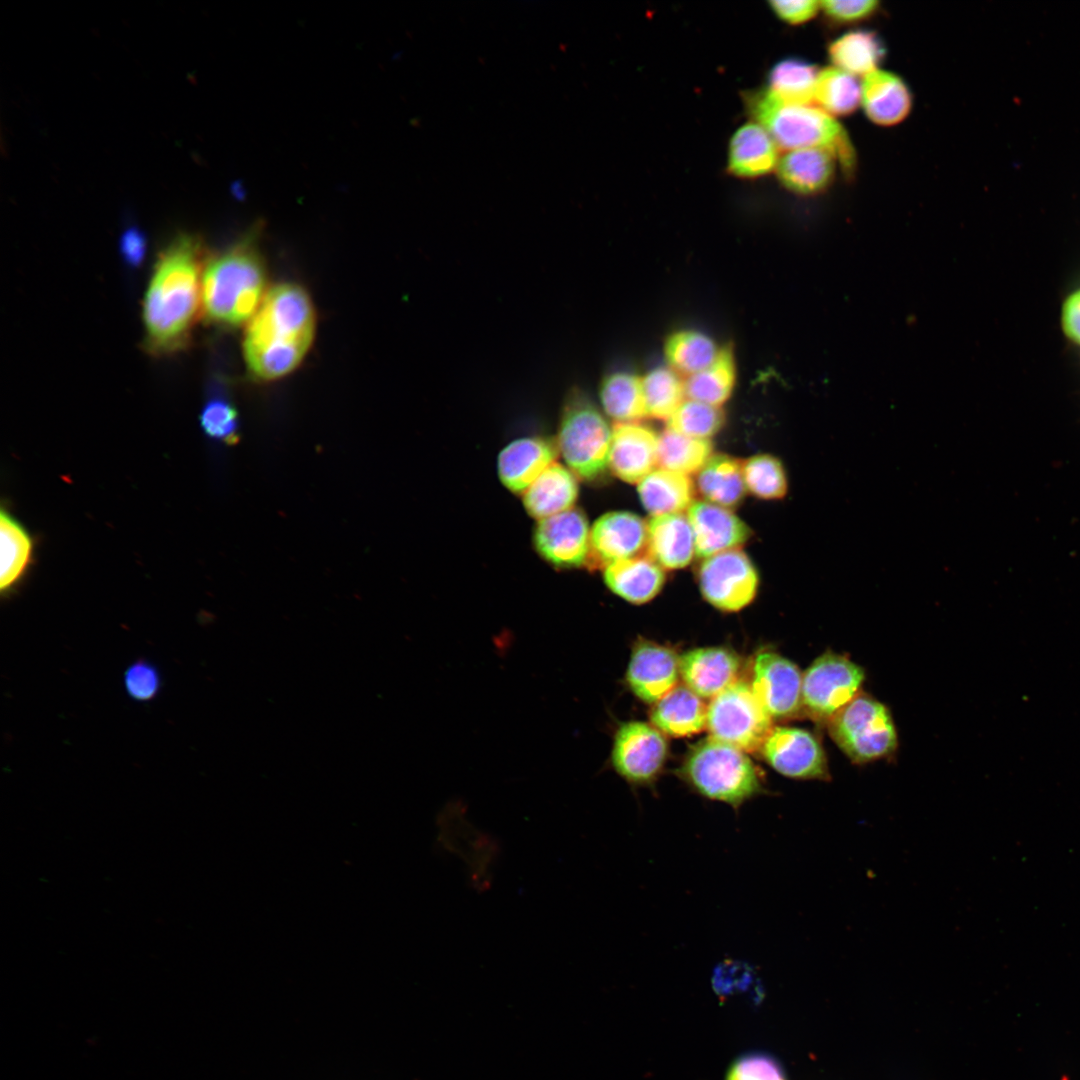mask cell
<instances>
[{
  "label": "cell",
  "instance_id": "d6986e66",
  "mask_svg": "<svg viewBox=\"0 0 1080 1080\" xmlns=\"http://www.w3.org/2000/svg\"><path fill=\"white\" fill-rule=\"evenodd\" d=\"M739 658L721 647L690 650L680 657V676L701 698H714L736 681Z\"/></svg>",
  "mask_w": 1080,
  "mask_h": 1080
},
{
  "label": "cell",
  "instance_id": "603a6c76",
  "mask_svg": "<svg viewBox=\"0 0 1080 1080\" xmlns=\"http://www.w3.org/2000/svg\"><path fill=\"white\" fill-rule=\"evenodd\" d=\"M836 157L828 149L791 150L777 163V174L789 190L812 195L825 190L835 174Z\"/></svg>",
  "mask_w": 1080,
  "mask_h": 1080
},
{
  "label": "cell",
  "instance_id": "9c48e42d",
  "mask_svg": "<svg viewBox=\"0 0 1080 1080\" xmlns=\"http://www.w3.org/2000/svg\"><path fill=\"white\" fill-rule=\"evenodd\" d=\"M863 669L848 658L827 652L802 675V710L816 722L827 724L858 693Z\"/></svg>",
  "mask_w": 1080,
  "mask_h": 1080
},
{
  "label": "cell",
  "instance_id": "ba28073f",
  "mask_svg": "<svg viewBox=\"0 0 1080 1080\" xmlns=\"http://www.w3.org/2000/svg\"><path fill=\"white\" fill-rule=\"evenodd\" d=\"M772 719L751 685L735 681L707 706L706 728L718 741L755 752L772 731Z\"/></svg>",
  "mask_w": 1080,
  "mask_h": 1080
},
{
  "label": "cell",
  "instance_id": "4fadbf2b",
  "mask_svg": "<svg viewBox=\"0 0 1080 1080\" xmlns=\"http://www.w3.org/2000/svg\"><path fill=\"white\" fill-rule=\"evenodd\" d=\"M752 672L751 687L772 718H791L802 710V675L794 663L764 651L755 657Z\"/></svg>",
  "mask_w": 1080,
  "mask_h": 1080
},
{
  "label": "cell",
  "instance_id": "484cf974",
  "mask_svg": "<svg viewBox=\"0 0 1080 1080\" xmlns=\"http://www.w3.org/2000/svg\"><path fill=\"white\" fill-rule=\"evenodd\" d=\"M707 706L686 685H676L658 700L650 714L653 725L673 737H686L706 727Z\"/></svg>",
  "mask_w": 1080,
  "mask_h": 1080
},
{
  "label": "cell",
  "instance_id": "2e32d148",
  "mask_svg": "<svg viewBox=\"0 0 1080 1080\" xmlns=\"http://www.w3.org/2000/svg\"><path fill=\"white\" fill-rule=\"evenodd\" d=\"M680 658L665 646L639 640L633 647L626 672L631 691L646 703H656L678 682Z\"/></svg>",
  "mask_w": 1080,
  "mask_h": 1080
},
{
  "label": "cell",
  "instance_id": "ac0fdd59",
  "mask_svg": "<svg viewBox=\"0 0 1080 1080\" xmlns=\"http://www.w3.org/2000/svg\"><path fill=\"white\" fill-rule=\"evenodd\" d=\"M687 517L695 538V553L707 558L737 549L751 536L749 527L729 509L705 501H694Z\"/></svg>",
  "mask_w": 1080,
  "mask_h": 1080
},
{
  "label": "cell",
  "instance_id": "1f68e13d",
  "mask_svg": "<svg viewBox=\"0 0 1080 1080\" xmlns=\"http://www.w3.org/2000/svg\"><path fill=\"white\" fill-rule=\"evenodd\" d=\"M0 541V589L2 594H8L31 562L33 543L26 529L4 510L0 517Z\"/></svg>",
  "mask_w": 1080,
  "mask_h": 1080
},
{
  "label": "cell",
  "instance_id": "4316f807",
  "mask_svg": "<svg viewBox=\"0 0 1080 1080\" xmlns=\"http://www.w3.org/2000/svg\"><path fill=\"white\" fill-rule=\"evenodd\" d=\"M777 145L758 123L741 126L729 144L728 168L739 177H758L777 166Z\"/></svg>",
  "mask_w": 1080,
  "mask_h": 1080
},
{
  "label": "cell",
  "instance_id": "52a82bcc",
  "mask_svg": "<svg viewBox=\"0 0 1080 1080\" xmlns=\"http://www.w3.org/2000/svg\"><path fill=\"white\" fill-rule=\"evenodd\" d=\"M831 738L856 763H866L894 752L897 733L888 709L859 692L827 723Z\"/></svg>",
  "mask_w": 1080,
  "mask_h": 1080
},
{
  "label": "cell",
  "instance_id": "6da1fadb",
  "mask_svg": "<svg viewBox=\"0 0 1080 1080\" xmlns=\"http://www.w3.org/2000/svg\"><path fill=\"white\" fill-rule=\"evenodd\" d=\"M203 253L199 240L177 236L160 254L145 294L146 346L155 354L182 349L202 306Z\"/></svg>",
  "mask_w": 1080,
  "mask_h": 1080
},
{
  "label": "cell",
  "instance_id": "7a4b0ae2",
  "mask_svg": "<svg viewBox=\"0 0 1080 1080\" xmlns=\"http://www.w3.org/2000/svg\"><path fill=\"white\" fill-rule=\"evenodd\" d=\"M315 323L312 301L302 287L283 283L268 290L244 336L249 371L267 381L292 372L312 344Z\"/></svg>",
  "mask_w": 1080,
  "mask_h": 1080
},
{
  "label": "cell",
  "instance_id": "ab89813d",
  "mask_svg": "<svg viewBox=\"0 0 1080 1080\" xmlns=\"http://www.w3.org/2000/svg\"><path fill=\"white\" fill-rule=\"evenodd\" d=\"M723 423L720 407L687 398L667 420V427L689 437L709 440Z\"/></svg>",
  "mask_w": 1080,
  "mask_h": 1080
},
{
  "label": "cell",
  "instance_id": "30bf717a",
  "mask_svg": "<svg viewBox=\"0 0 1080 1080\" xmlns=\"http://www.w3.org/2000/svg\"><path fill=\"white\" fill-rule=\"evenodd\" d=\"M701 594L712 606L735 612L748 606L759 586L758 572L741 550L724 551L702 561L697 573Z\"/></svg>",
  "mask_w": 1080,
  "mask_h": 1080
},
{
  "label": "cell",
  "instance_id": "4dcf8cb0",
  "mask_svg": "<svg viewBox=\"0 0 1080 1080\" xmlns=\"http://www.w3.org/2000/svg\"><path fill=\"white\" fill-rule=\"evenodd\" d=\"M600 401L605 414L616 423H636L646 415L641 378L626 371L603 378Z\"/></svg>",
  "mask_w": 1080,
  "mask_h": 1080
},
{
  "label": "cell",
  "instance_id": "277c9868",
  "mask_svg": "<svg viewBox=\"0 0 1080 1080\" xmlns=\"http://www.w3.org/2000/svg\"><path fill=\"white\" fill-rule=\"evenodd\" d=\"M749 105L758 124L780 148L828 149L845 168L852 166L854 153L846 133L820 108L786 102L769 89L752 96Z\"/></svg>",
  "mask_w": 1080,
  "mask_h": 1080
},
{
  "label": "cell",
  "instance_id": "f6af8a7d",
  "mask_svg": "<svg viewBox=\"0 0 1080 1080\" xmlns=\"http://www.w3.org/2000/svg\"><path fill=\"white\" fill-rule=\"evenodd\" d=\"M821 10L832 21L840 24L860 22L872 16L879 7L875 0H829L820 1Z\"/></svg>",
  "mask_w": 1080,
  "mask_h": 1080
},
{
  "label": "cell",
  "instance_id": "8992f818",
  "mask_svg": "<svg viewBox=\"0 0 1080 1080\" xmlns=\"http://www.w3.org/2000/svg\"><path fill=\"white\" fill-rule=\"evenodd\" d=\"M612 429L588 397L574 388L565 398L557 447L569 469L583 480L599 478L608 467Z\"/></svg>",
  "mask_w": 1080,
  "mask_h": 1080
},
{
  "label": "cell",
  "instance_id": "d590c367",
  "mask_svg": "<svg viewBox=\"0 0 1080 1080\" xmlns=\"http://www.w3.org/2000/svg\"><path fill=\"white\" fill-rule=\"evenodd\" d=\"M819 72L816 65L801 58L782 59L769 72V90L786 102L809 104L814 100Z\"/></svg>",
  "mask_w": 1080,
  "mask_h": 1080
},
{
  "label": "cell",
  "instance_id": "83f0119b",
  "mask_svg": "<svg viewBox=\"0 0 1080 1080\" xmlns=\"http://www.w3.org/2000/svg\"><path fill=\"white\" fill-rule=\"evenodd\" d=\"M638 494L651 516L681 513L694 502V486L688 475L662 468L639 483Z\"/></svg>",
  "mask_w": 1080,
  "mask_h": 1080
},
{
  "label": "cell",
  "instance_id": "44dd1931",
  "mask_svg": "<svg viewBox=\"0 0 1080 1080\" xmlns=\"http://www.w3.org/2000/svg\"><path fill=\"white\" fill-rule=\"evenodd\" d=\"M861 105L874 124L890 127L902 122L912 108V93L898 75L875 70L861 83Z\"/></svg>",
  "mask_w": 1080,
  "mask_h": 1080
},
{
  "label": "cell",
  "instance_id": "b9f144b4",
  "mask_svg": "<svg viewBox=\"0 0 1080 1080\" xmlns=\"http://www.w3.org/2000/svg\"><path fill=\"white\" fill-rule=\"evenodd\" d=\"M200 423L210 438L229 443L235 439L237 413L225 400H210L201 412Z\"/></svg>",
  "mask_w": 1080,
  "mask_h": 1080
},
{
  "label": "cell",
  "instance_id": "7bdbcfd3",
  "mask_svg": "<svg viewBox=\"0 0 1080 1080\" xmlns=\"http://www.w3.org/2000/svg\"><path fill=\"white\" fill-rule=\"evenodd\" d=\"M726 1080H787L781 1065L771 1056L750 1053L730 1066Z\"/></svg>",
  "mask_w": 1080,
  "mask_h": 1080
},
{
  "label": "cell",
  "instance_id": "cb8c5ba5",
  "mask_svg": "<svg viewBox=\"0 0 1080 1080\" xmlns=\"http://www.w3.org/2000/svg\"><path fill=\"white\" fill-rule=\"evenodd\" d=\"M604 581L607 587L622 599L643 604L660 592L665 582V573L648 555H638L605 566Z\"/></svg>",
  "mask_w": 1080,
  "mask_h": 1080
},
{
  "label": "cell",
  "instance_id": "7402d4cb",
  "mask_svg": "<svg viewBox=\"0 0 1080 1080\" xmlns=\"http://www.w3.org/2000/svg\"><path fill=\"white\" fill-rule=\"evenodd\" d=\"M648 556L665 569L686 567L695 554L691 523L682 513L651 516L647 523Z\"/></svg>",
  "mask_w": 1080,
  "mask_h": 1080
},
{
  "label": "cell",
  "instance_id": "9a60e30c",
  "mask_svg": "<svg viewBox=\"0 0 1080 1080\" xmlns=\"http://www.w3.org/2000/svg\"><path fill=\"white\" fill-rule=\"evenodd\" d=\"M647 546V524L627 511L603 514L590 530L589 566L605 567L639 555Z\"/></svg>",
  "mask_w": 1080,
  "mask_h": 1080
},
{
  "label": "cell",
  "instance_id": "bcb514c9",
  "mask_svg": "<svg viewBox=\"0 0 1080 1080\" xmlns=\"http://www.w3.org/2000/svg\"><path fill=\"white\" fill-rule=\"evenodd\" d=\"M774 13L789 24H802L812 19L821 10L820 1H770Z\"/></svg>",
  "mask_w": 1080,
  "mask_h": 1080
},
{
  "label": "cell",
  "instance_id": "d4e9b609",
  "mask_svg": "<svg viewBox=\"0 0 1080 1080\" xmlns=\"http://www.w3.org/2000/svg\"><path fill=\"white\" fill-rule=\"evenodd\" d=\"M577 497L574 473L554 462L523 493V504L529 515L540 520L573 508Z\"/></svg>",
  "mask_w": 1080,
  "mask_h": 1080
},
{
  "label": "cell",
  "instance_id": "8d00e7d4",
  "mask_svg": "<svg viewBox=\"0 0 1080 1080\" xmlns=\"http://www.w3.org/2000/svg\"><path fill=\"white\" fill-rule=\"evenodd\" d=\"M814 101L830 116H848L861 104V83L836 67L820 70L814 91Z\"/></svg>",
  "mask_w": 1080,
  "mask_h": 1080
},
{
  "label": "cell",
  "instance_id": "ffe728a7",
  "mask_svg": "<svg viewBox=\"0 0 1080 1080\" xmlns=\"http://www.w3.org/2000/svg\"><path fill=\"white\" fill-rule=\"evenodd\" d=\"M557 448L550 440L541 437L521 438L509 443L498 456L501 482L514 493H524L555 462Z\"/></svg>",
  "mask_w": 1080,
  "mask_h": 1080
},
{
  "label": "cell",
  "instance_id": "7dc6e473",
  "mask_svg": "<svg viewBox=\"0 0 1080 1080\" xmlns=\"http://www.w3.org/2000/svg\"><path fill=\"white\" fill-rule=\"evenodd\" d=\"M145 250V235L137 227H130L122 234L120 253L128 265L134 267L139 265L144 258Z\"/></svg>",
  "mask_w": 1080,
  "mask_h": 1080
},
{
  "label": "cell",
  "instance_id": "60d3db41",
  "mask_svg": "<svg viewBox=\"0 0 1080 1080\" xmlns=\"http://www.w3.org/2000/svg\"><path fill=\"white\" fill-rule=\"evenodd\" d=\"M123 685L134 701L149 702L158 696L162 679L156 665L146 659H138L124 671Z\"/></svg>",
  "mask_w": 1080,
  "mask_h": 1080
},
{
  "label": "cell",
  "instance_id": "7c38bea8",
  "mask_svg": "<svg viewBox=\"0 0 1080 1080\" xmlns=\"http://www.w3.org/2000/svg\"><path fill=\"white\" fill-rule=\"evenodd\" d=\"M766 762L783 776L801 780H829L825 752L809 731L775 727L762 748Z\"/></svg>",
  "mask_w": 1080,
  "mask_h": 1080
},
{
  "label": "cell",
  "instance_id": "ee69618b",
  "mask_svg": "<svg viewBox=\"0 0 1080 1080\" xmlns=\"http://www.w3.org/2000/svg\"><path fill=\"white\" fill-rule=\"evenodd\" d=\"M1059 327L1065 341L1080 352V282L1066 290L1061 299Z\"/></svg>",
  "mask_w": 1080,
  "mask_h": 1080
},
{
  "label": "cell",
  "instance_id": "5b68a950",
  "mask_svg": "<svg viewBox=\"0 0 1080 1080\" xmlns=\"http://www.w3.org/2000/svg\"><path fill=\"white\" fill-rule=\"evenodd\" d=\"M680 775L697 794L735 810L764 792L762 777L746 753L712 737L691 748Z\"/></svg>",
  "mask_w": 1080,
  "mask_h": 1080
},
{
  "label": "cell",
  "instance_id": "e0dca14e",
  "mask_svg": "<svg viewBox=\"0 0 1080 1080\" xmlns=\"http://www.w3.org/2000/svg\"><path fill=\"white\" fill-rule=\"evenodd\" d=\"M659 436L645 425L616 423L612 428L608 468L627 483H640L658 465Z\"/></svg>",
  "mask_w": 1080,
  "mask_h": 1080
},
{
  "label": "cell",
  "instance_id": "f35d334b",
  "mask_svg": "<svg viewBox=\"0 0 1080 1080\" xmlns=\"http://www.w3.org/2000/svg\"><path fill=\"white\" fill-rule=\"evenodd\" d=\"M746 489L764 500H779L786 496L788 478L782 462L770 454H759L742 462Z\"/></svg>",
  "mask_w": 1080,
  "mask_h": 1080
},
{
  "label": "cell",
  "instance_id": "74e56055",
  "mask_svg": "<svg viewBox=\"0 0 1080 1080\" xmlns=\"http://www.w3.org/2000/svg\"><path fill=\"white\" fill-rule=\"evenodd\" d=\"M646 415L668 420L685 400L684 381L670 367H657L641 378Z\"/></svg>",
  "mask_w": 1080,
  "mask_h": 1080
},
{
  "label": "cell",
  "instance_id": "f546056e",
  "mask_svg": "<svg viewBox=\"0 0 1080 1080\" xmlns=\"http://www.w3.org/2000/svg\"><path fill=\"white\" fill-rule=\"evenodd\" d=\"M696 485L710 503L725 508L736 506L746 491L742 463L728 455H712L699 470Z\"/></svg>",
  "mask_w": 1080,
  "mask_h": 1080
},
{
  "label": "cell",
  "instance_id": "f1b7e54d",
  "mask_svg": "<svg viewBox=\"0 0 1080 1080\" xmlns=\"http://www.w3.org/2000/svg\"><path fill=\"white\" fill-rule=\"evenodd\" d=\"M828 56L834 67L854 76H866L878 69L886 56V47L876 32L859 29L833 40L828 46Z\"/></svg>",
  "mask_w": 1080,
  "mask_h": 1080
},
{
  "label": "cell",
  "instance_id": "5bb4252c",
  "mask_svg": "<svg viewBox=\"0 0 1080 1080\" xmlns=\"http://www.w3.org/2000/svg\"><path fill=\"white\" fill-rule=\"evenodd\" d=\"M533 538L537 552L554 566L579 567L588 561L590 529L577 508L538 520Z\"/></svg>",
  "mask_w": 1080,
  "mask_h": 1080
},
{
  "label": "cell",
  "instance_id": "e575fe53",
  "mask_svg": "<svg viewBox=\"0 0 1080 1080\" xmlns=\"http://www.w3.org/2000/svg\"><path fill=\"white\" fill-rule=\"evenodd\" d=\"M712 444L678 433L667 427L658 441V466L662 469L691 474L699 472L712 456Z\"/></svg>",
  "mask_w": 1080,
  "mask_h": 1080
},
{
  "label": "cell",
  "instance_id": "8fae6325",
  "mask_svg": "<svg viewBox=\"0 0 1080 1080\" xmlns=\"http://www.w3.org/2000/svg\"><path fill=\"white\" fill-rule=\"evenodd\" d=\"M667 753V741L657 728L631 721L622 724L615 734L611 762L628 783L648 786L660 774Z\"/></svg>",
  "mask_w": 1080,
  "mask_h": 1080
},
{
  "label": "cell",
  "instance_id": "836d02e7",
  "mask_svg": "<svg viewBox=\"0 0 1080 1080\" xmlns=\"http://www.w3.org/2000/svg\"><path fill=\"white\" fill-rule=\"evenodd\" d=\"M664 350L670 368L688 377L711 365L722 349L702 332L682 330L667 339Z\"/></svg>",
  "mask_w": 1080,
  "mask_h": 1080
},
{
  "label": "cell",
  "instance_id": "d6a6232c",
  "mask_svg": "<svg viewBox=\"0 0 1080 1080\" xmlns=\"http://www.w3.org/2000/svg\"><path fill=\"white\" fill-rule=\"evenodd\" d=\"M735 378L734 357L730 350L722 349L711 365L685 379V395L688 399L720 407L730 397Z\"/></svg>",
  "mask_w": 1080,
  "mask_h": 1080
},
{
  "label": "cell",
  "instance_id": "3957f363",
  "mask_svg": "<svg viewBox=\"0 0 1080 1080\" xmlns=\"http://www.w3.org/2000/svg\"><path fill=\"white\" fill-rule=\"evenodd\" d=\"M266 272L252 247L240 244L212 259L203 271L202 307L215 322H249L266 291Z\"/></svg>",
  "mask_w": 1080,
  "mask_h": 1080
}]
</instances>
